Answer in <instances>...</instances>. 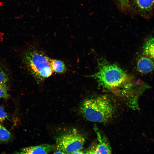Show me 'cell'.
Segmentation results:
<instances>
[{
    "mask_svg": "<svg viewBox=\"0 0 154 154\" xmlns=\"http://www.w3.org/2000/svg\"><path fill=\"white\" fill-rule=\"evenodd\" d=\"M97 72L91 76L100 86L117 93L130 90L135 84L133 78L117 65L103 60L98 62Z\"/></svg>",
    "mask_w": 154,
    "mask_h": 154,
    "instance_id": "6da1fadb",
    "label": "cell"
},
{
    "mask_svg": "<svg viewBox=\"0 0 154 154\" xmlns=\"http://www.w3.org/2000/svg\"><path fill=\"white\" fill-rule=\"evenodd\" d=\"M116 110L115 104L111 99L106 95L93 97L84 100L80 110L87 120L104 123L111 120Z\"/></svg>",
    "mask_w": 154,
    "mask_h": 154,
    "instance_id": "7a4b0ae2",
    "label": "cell"
},
{
    "mask_svg": "<svg viewBox=\"0 0 154 154\" xmlns=\"http://www.w3.org/2000/svg\"><path fill=\"white\" fill-rule=\"evenodd\" d=\"M23 60L27 70L37 81H42L52 74L50 59L38 50H27L24 54Z\"/></svg>",
    "mask_w": 154,
    "mask_h": 154,
    "instance_id": "3957f363",
    "label": "cell"
},
{
    "mask_svg": "<svg viewBox=\"0 0 154 154\" xmlns=\"http://www.w3.org/2000/svg\"><path fill=\"white\" fill-rule=\"evenodd\" d=\"M55 140L56 150L72 154L81 150L86 141L85 137L75 129L60 135Z\"/></svg>",
    "mask_w": 154,
    "mask_h": 154,
    "instance_id": "277c9868",
    "label": "cell"
},
{
    "mask_svg": "<svg viewBox=\"0 0 154 154\" xmlns=\"http://www.w3.org/2000/svg\"><path fill=\"white\" fill-rule=\"evenodd\" d=\"M94 129L97 134L98 143L88 148L85 153L86 154H110L112 149L106 137L96 126Z\"/></svg>",
    "mask_w": 154,
    "mask_h": 154,
    "instance_id": "5b68a950",
    "label": "cell"
},
{
    "mask_svg": "<svg viewBox=\"0 0 154 154\" xmlns=\"http://www.w3.org/2000/svg\"><path fill=\"white\" fill-rule=\"evenodd\" d=\"M56 145L49 144L31 146L22 149L20 154H48L56 150Z\"/></svg>",
    "mask_w": 154,
    "mask_h": 154,
    "instance_id": "8992f818",
    "label": "cell"
},
{
    "mask_svg": "<svg viewBox=\"0 0 154 154\" xmlns=\"http://www.w3.org/2000/svg\"><path fill=\"white\" fill-rule=\"evenodd\" d=\"M137 66L139 72L146 74L153 70V63L151 59L146 56H141L139 59Z\"/></svg>",
    "mask_w": 154,
    "mask_h": 154,
    "instance_id": "52a82bcc",
    "label": "cell"
},
{
    "mask_svg": "<svg viewBox=\"0 0 154 154\" xmlns=\"http://www.w3.org/2000/svg\"><path fill=\"white\" fill-rule=\"evenodd\" d=\"M138 10L145 13L151 11L153 7L154 0H133Z\"/></svg>",
    "mask_w": 154,
    "mask_h": 154,
    "instance_id": "ba28073f",
    "label": "cell"
},
{
    "mask_svg": "<svg viewBox=\"0 0 154 154\" xmlns=\"http://www.w3.org/2000/svg\"><path fill=\"white\" fill-rule=\"evenodd\" d=\"M144 54L147 56L151 59L154 58V38L151 37L145 43L143 47Z\"/></svg>",
    "mask_w": 154,
    "mask_h": 154,
    "instance_id": "9c48e42d",
    "label": "cell"
},
{
    "mask_svg": "<svg viewBox=\"0 0 154 154\" xmlns=\"http://www.w3.org/2000/svg\"><path fill=\"white\" fill-rule=\"evenodd\" d=\"M50 64L53 72L62 73L66 70V67L62 61L54 59H50Z\"/></svg>",
    "mask_w": 154,
    "mask_h": 154,
    "instance_id": "30bf717a",
    "label": "cell"
},
{
    "mask_svg": "<svg viewBox=\"0 0 154 154\" xmlns=\"http://www.w3.org/2000/svg\"><path fill=\"white\" fill-rule=\"evenodd\" d=\"M11 137L10 132L0 123V142H5Z\"/></svg>",
    "mask_w": 154,
    "mask_h": 154,
    "instance_id": "8fae6325",
    "label": "cell"
},
{
    "mask_svg": "<svg viewBox=\"0 0 154 154\" xmlns=\"http://www.w3.org/2000/svg\"><path fill=\"white\" fill-rule=\"evenodd\" d=\"M9 96L6 82L0 83V98H7Z\"/></svg>",
    "mask_w": 154,
    "mask_h": 154,
    "instance_id": "7c38bea8",
    "label": "cell"
},
{
    "mask_svg": "<svg viewBox=\"0 0 154 154\" xmlns=\"http://www.w3.org/2000/svg\"><path fill=\"white\" fill-rule=\"evenodd\" d=\"M8 80L9 78L7 75L0 67V83H7Z\"/></svg>",
    "mask_w": 154,
    "mask_h": 154,
    "instance_id": "4fadbf2b",
    "label": "cell"
},
{
    "mask_svg": "<svg viewBox=\"0 0 154 154\" xmlns=\"http://www.w3.org/2000/svg\"><path fill=\"white\" fill-rule=\"evenodd\" d=\"M8 117L7 115L5 112L4 108L0 106V123L5 120Z\"/></svg>",
    "mask_w": 154,
    "mask_h": 154,
    "instance_id": "5bb4252c",
    "label": "cell"
},
{
    "mask_svg": "<svg viewBox=\"0 0 154 154\" xmlns=\"http://www.w3.org/2000/svg\"><path fill=\"white\" fill-rule=\"evenodd\" d=\"M120 6L123 10L127 9L129 6V0H118Z\"/></svg>",
    "mask_w": 154,
    "mask_h": 154,
    "instance_id": "9a60e30c",
    "label": "cell"
},
{
    "mask_svg": "<svg viewBox=\"0 0 154 154\" xmlns=\"http://www.w3.org/2000/svg\"><path fill=\"white\" fill-rule=\"evenodd\" d=\"M84 153L81 150H78L75 152L73 154H83Z\"/></svg>",
    "mask_w": 154,
    "mask_h": 154,
    "instance_id": "2e32d148",
    "label": "cell"
},
{
    "mask_svg": "<svg viewBox=\"0 0 154 154\" xmlns=\"http://www.w3.org/2000/svg\"><path fill=\"white\" fill-rule=\"evenodd\" d=\"M54 154H65V153L63 152L62 151L59 150H57V151H54Z\"/></svg>",
    "mask_w": 154,
    "mask_h": 154,
    "instance_id": "e0dca14e",
    "label": "cell"
}]
</instances>
